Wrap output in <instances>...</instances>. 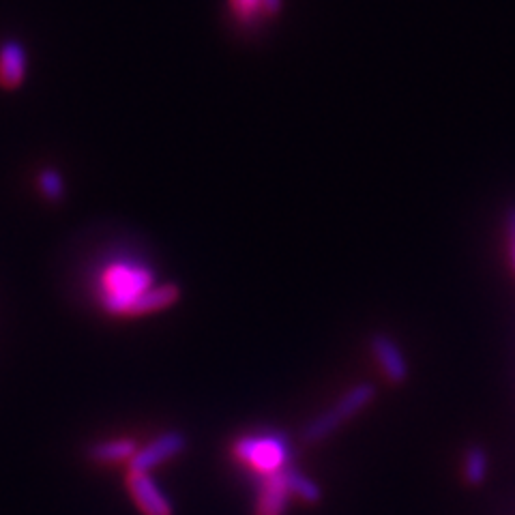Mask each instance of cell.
Here are the masks:
<instances>
[{
    "mask_svg": "<svg viewBox=\"0 0 515 515\" xmlns=\"http://www.w3.org/2000/svg\"><path fill=\"white\" fill-rule=\"evenodd\" d=\"M511 243H513V262H515V237H511Z\"/></svg>",
    "mask_w": 515,
    "mask_h": 515,
    "instance_id": "cell-15",
    "label": "cell"
},
{
    "mask_svg": "<svg viewBox=\"0 0 515 515\" xmlns=\"http://www.w3.org/2000/svg\"><path fill=\"white\" fill-rule=\"evenodd\" d=\"M28 73V54L18 39L0 43V86L13 91L20 88Z\"/></svg>",
    "mask_w": 515,
    "mask_h": 515,
    "instance_id": "cell-8",
    "label": "cell"
},
{
    "mask_svg": "<svg viewBox=\"0 0 515 515\" xmlns=\"http://www.w3.org/2000/svg\"><path fill=\"white\" fill-rule=\"evenodd\" d=\"M127 490L144 515H174L170 498L155 483L151 473H129Z\"/></svg>",
    "mask_w": 515,
    "mask_h": 515,
    "instance_id": "cell-5",
    "label": "cell"
},
{
    "mask_svg": "<svg viewBox=\"0 0 515 515\" xmlns=\"http://www.w3.org/2000/svg\"><path fill=\"white\" fill-rule=\"evenodd\" d=\"M370 346L382 374H385V378L391 382V385H404L410 376V367L404 352L400 350V346H397L393 337H389L387 333H374Z\"/></svg>",
    "mask_w": 515,
    "mask_h": 515,
    "instance_id": "cell-6",
    "label": "cell"
},
{
    "mask_svg": "<svg viewBox=\"0 0 515 515\" xmlns=\"http://www.w3.org/2000/svg\"><path fill=\"white\" fill-rule=\"evenodd\" d=\"M282 7V0H228L232 18L241 26H256L258 22L273 18Z\"/></svg>",
    "mask_w": 515,
    "mask_h": 515,
    "instance_id": "cell-11",
    "label": "cell"
},
{
    "mask_svg": "<svg viewBox=\"0 0 515 515\" xmlns=\"http://www.w3.org/2000/svg\"><path fill=\"white\" fill-rule=\"evenodd\" d=\"M138 453V443L134 438H114L95 443L86 449L88 460L95 464H119L129 462Z\"/></svg>",
    "mask_w": 515,
    "mask_h": 515,
    "instance_id": "cell-10",
    "label": "cell"
},
{
    "mask_svg": "<svg viewBox=\"0 0 515 515\" xmlns=\"http://www.w3.org/2000/svg\"><path fill=\"white\" fill-rule=\"evenodd\" d=\"M187 443L189 440L181 430L164 432L155 440H151L146 447L138 449L134 458L127 462L129 473H151V470L157 468L159 464H164L166 460H172L176 455H181L187 449Z\"/></svg>",
    "mask_w": 515,
    "mask_h": 515,
    "instance_id": "cell-4",
    "label": "cell"
},
{
    "mask_svg": "<svg viewBox=\"0 0 515 515\" xmlns=\"http://www.w3.org/2000/svg\"><path fill=\"white\" fill-rule=\"evenodd\" d=\"M488 453H485L483 447L479 445H473L466 449V455H464V479L468 485H473V488H477V485H481L485 481V477H488Z\"/></svg>",
    "mask_w": 515,
    "mask_h": 515,
    "instance_id": "cell-13",
    "label": "cell"
},
{
    "mask_svg": "<svg viewBox=\"0 0 515 515\" xmlns=\"http://www.w3.org/2000/svg\"><path fill=\"white\" fill-rule=\"evenodd\" d=\"M179 299H181V288L176 284H155L140 294V297L134 301V305L129 307L127 316L161 312V309L174 305Z\"/></svg>",
    "mask_w": 515,
    "mask_h": 515,
    "instance_id": "cell-9",
    "label": "cell"
},
{
    "mask_svg": "<svg viewBox=\"0 0 515 515\" xmlns=\"http://www.w3.org/2000/svg\"><path fill=\"white\" fill-rule=\"evenodd\" d=\"M37 185H39V194L48 202H54V204L63 202L67 196L65 179L56 168H43L37 176Z\"/></svg>",
    "mask_w": 515,
    "mask_h": 515,
    "instance_id": "cell-14",
    "label": "cell"
},
{
    "mask_svg": "<svg viewBox=\"0 0 515 515\" xmlns=\"http://www.w3.org/2000/svg\"><path fill=\"white\" fill-rule=\"evenodd\" d=\"M234 455L245 464L256 468L260 475H271L288 466L292 451L282 434L243 436L232 447Z\"/></svg>",
    "mask_w": 515,
    "mask_h": 515,
    "instance_id": "cell-3",
    "label": "cell"
},
{
    "mask_svg": "<svg viewBox=\"0 0 515 515\" xmlns=\"http://www.w3.org/2000/svg\"><path fill=\"white\" fill-rule=\"evenodd\" d=\"M284 477H286V483H288V488H290V494L301 498L303 503L318 505L320 500H322V488H320V485L314 479H309L307 475H303L299 468H294V466L288 464L284 468Z\"/></svg>",
    "mask_w": 515,
    "mask_h": 515,
    "instance_id": "cell-12",
    "label": "cell"
},
{
    "mask_svg": "<svg viewBox=\"0 0 515 515\" xmlns=\"http://www.w3.org/2000/svg\"><path fill=\"white\" fill-rule=\"evenodd\" d=\"M376 395L378 389L374 382H361V385L348 389L327 412H322L320 417L305 425L301 432V440L307 445L322 443V440L337 432V428H342L346 421L357 417L361 410L370 406L376 400Z\"/></svg>",
    "mask_w": 515,
    "mask_h": 515,
    "instance_id": "cell-2",
    "label": "cell"
},
{
    "mask_svg": "<svg viewBox=\"0 0 515 515\" xmlns=\"http://www.w3.org/2000/svg\"><path fill=\"white\" fill-rule=\"evenodd\" d=\"M151 286H155V275L149 267L134 262H116L101 282L103 309L112 316H127L129 307Z\"/></svg>",
    "mask_w": 515,
    "mask_h": 515,
    "instance_id": "cell-1",
    "label": "cell"
},
{
    "mask_svg": "<svg viewBox=\"0 0 515 515\" xmlns=\"http://www.w3.org/2000/svg\"><path fill=\"white\" fill-rule=\"evenodd\" d=\"M290 496L292 494L284 477V468L271 475H262L256 500V515H286Z\"/></svg>",
    "mask_w": 515,
    "mask_h": 515,
    "instance_id": "cell-7",
    "label": "cell"
}]
</instances>
